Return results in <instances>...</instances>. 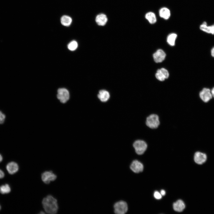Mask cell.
<instances>
[{"label": "cell", "mask_w": 214, "mask_h": 214, "mask_svg": "<svg viewBox=\"0 0 214 214\" xmlns=\"http://www.w3.org/2000/svg\"><path fill=\"white\" fill-rule=\"evenodd\" d=\"M42 204L45 211L48 214L56 213L58 210L57 199L51 195H48L44 198Z\"/></svg>", "instance_id": "cell-1"}, {"label": "cell", "mask_w": 214, "mask_h": 214, "mask_svg": "<svg viewBox=\"0 0 214 214\" xmlns=\"http://www.w3.org/2000/svg\"><path fill=\"white\" fill-rule=\"evenodd\" d=\"M113 208L114 214H126L128 211V205L125 201L119 200L114 203Z\"/></svg>", "instance_id": "cell-2"}, {"label": "cell", "mask_w": 214, "mask_h": 214, "mask_svg": "<svg viewBox=\"0 0 214 214\" xmlns=\"http://www.w3.org/2000/svg\"><path fill=\"white\" fill-rule=\"evenodd\" d=\"M145 124L147 127L151 129L157 128L160 124L159 116L155 114L149 115L146 118Z\"/></svg>", "instance_id": "cell-3"}, {"label": "cell", "mask_w": 214, "mask_h": 214, "mask_svg": "<svg viewBox=\"0 0 214 214\" xmlns=\"http://www.w3.org/2000/svg\"><path fill=\"white\" fill-rule=\"evenodd\" d=\"M133 146L136 153L138 155L143 154L146 150L147 144L144 141L137 140L133 143Z\"/></svg>", "instance_id": "cell-4"}, {"label": "cell", "mask_w": 214, "mask_h": 214, "mask_svg": "<svg viewBox=\"0 0 214 214\" xmlns=\"http://www.w3.org/2000/svg\"><path fill=\"white\" fill-rule=\"evenodd\" d=\"M42 181L45 184H48L57 178V176L52 171H46L43 172L41 176Z\"/></svg>", "instance_id": "cell-5"}, {"label": "cell", "mask_w": 214, "mask_h": 214, "mask_svg": "<svg viewBox=\"0 0 214 214\" xmlns=\"http://www.w3.org/2000/svg\"><path fill=\"white\" fill-rule=\"evenodd\" d=\"M57 96L58 99L61 103H65L69 99V92L66 89L59 88L58 90Z\"/></svg>", "instance_id": "cell-6"}, {"label": "cell", "mask_w": 214, "mask_h": 214, "mask_svg": "<svg viewBox=\"0 0 214 214\" xmlns=\"http://www.w3.org/2000/svg\"><path fill=\"white\" fill-rule=\"evenodd\" d=\"M129 167L131 171L136 173L142 172L144 169L143 164L137 160H133L130 164Z\"/></svg>", "instance_id": "cell-7"}, {"label": "cell", "mask_w": 214, "mask_h": 214, "mask_svg": "<svg viewBox=\"0 0 214 214\" xmlns=\"http://www.w3.org/2000/svg\"><path fill=\"white\" fill-rule=\"evenodd\" d=\"M199 95L201 100L204 102H207L213 97L210 90L204 88L200 92Z\"/></svg>", "instance_id": "cell-8"}, {"label": "cell", "mask_w": 214, "mask_h": 214, "mask_svg": "<svg viewBox=\"0 0 214 214\" xmlns=\"http://www.w3.org/2000/svg\"><path fill=\"white\" fill-rule=\"evenodd\" d=\"M207 159L206 154L200 152H196L194 155V160L198 164H203L206 161Z\"/></svg>", "instance_id": "cell-9"}, {"label": "cell", "mask_w": 214, "mask_h": 214, "mask_svg": "<svg viewBox=\"0 0 214 214\" xmlns=\"http://www.w3.org/2000/svg\"><path fill=\"white\" fill-rule=\"evenodd\" d=\"M200 29L205 33L214 35V23L208 26L206 21H204L199 26Z\"/></svg>", "instance_id": "cell-10"}, {"label": "cell", "mask_w": 214, "mask_h": 214, "mask_svg": "<svg viewBox=\"0 0 214 214\" xmlns=\"http://www.w3.org/2000/svg\"><path fill=\"white\" fill-rule=\"evenodd\" d=\"M166 56L165 53L161 49L158 50L153 54L154 59L156 63L162 62Z\"/></svg>", "instance_id": "cell-11"}, {"label": "cell", "mask_w": 214, "mask_h": 214, "mask_svg": "<svg viewBox=\"0 0 214 214\" xmlns=\"http://www.w3.org/2000/svg\"><path fill=\"white\" fill-rule=\"evenodd\" d=\"M6 169L9 174H13L16 173L18 171L19 166L16 163L11 162L7 164Z\"/></svg>", "instance_id": "cell-12"}, {"label": "cell", "mask_w": 214, "mask_h": 214, "mask_svg": "<svg viewBox=\"0 0 214 214\" xmlns=\"http://www.w3.org/2000/svg\"><path fill=\"white\" fill-rule=\"evenodd\" d=\"M108 18L106 15L101 13L98 15L95 18L97 23L99 26H103L107 22Z\"/></svg>", "instance_id": "cell-13"}, {"label": "cell", "mask_w": 214, "mask_h": 214, "mask_svg": "<svg viewBox=\"0 0 214 214\" xmlns=\"http://www.w3.org/2000/svg\"><path fill=\"white\" fill-rule=\"evenodd\" d=\"M185 207V204L181 200H177L173 204V209L177 212H181L183 211Z\"/></svg>", "instance_id": "cell-14"}, {"label": "cell", "mask_w": 214, "mask_h": 214, "mask_svg": "<svg viewBox=\"0 0 214 214\" xmlns=\"http://www.w3.org/2000/svg\"><path fill=\"white\" fill-rule=\"evenodd\" d=\"M99 99L103 102L107 101L110 97L109 92L105 90H102L99 91L97 95Z\"/></svg>", "instance_id": "cell-15"}, {"label": "cell", "mask_w": 214, "mask_h": 214, "mask_svg": "<svg viewBox=\"0 0 214 214\" xmlns=\"http://www.w3.org/2000/svg\"><path fill=\"white\" fill-rule=\"evenodd\" d=\"M60 22L62 24L63 26H68L71 24L72 19L70 16L65 15L62 16L61 18Z\"/></svg>", "instance_id": "cell-16"}, {"label": "cell", "mask_w": 214, "mask_h": 214, "mask_svg": "<svg viewBox=\"0 0 214 214\" xmlns=\"http://www.w3.org/2000/svg\"><path fill=\"white\" fill-rule=\"evenodd\" d=\"M159 14L161 17L165 19L169 18L170 15L169 10L166 7L161 8L159 10Z\"/></svg>", "instance_id": "cell-17"}, {"label": "cell", "mask_w": 214, "mask_h": 214, "mask_svg": "<svg viewBox=\"0 0 214 214\" xmlns=\"http://www.w3.org/2000/svg\"><path fill=\"white\" fill-rule=\"evenodd\" d=\"M146 18L151 24L155 23L156 21V18L155 14L152 12L147 13L145 15Z\"/></svg>", "instance_id": "cell-18"}, {"label": "cell", "mask_w": 214, "mask_h": 214, "mask_svg": "<svg viewBox=\"0 0 214 214\" xmlns=\"http://www.w3.org/2000/svg\"><path fill=\"white\" fill-rule=\"evenodd\" d=\"M177 37V35L175 33H172L169 34L167 38V42L168 44L171 46L174 45Z\"/></svg>", "instance_id": "cell-19"}, {"label": "cell", "mask_w": 214, "mask_h": 214, "mask_svg": "<svg viewBox=\"0 0 214 214\" xmlns=\"http://www.w3.org/2000/svg\"><path fill=\"white\" fill-rule=\"evenodd\" d=\"M11 189L10 186L7 184L3 185L0 187V193L4 194L10 193Z\"/></svg>", "instance_id": "cell-20"}, {"label": "cell", "mask_w": 214, "mask_h": 214, "mask_svg": "<svg viewBox=\"0 0 214 214\" xmlns=\"http://www.w3.org/2000/svg\"><path fill=\"white\" fill-rule=\"evenodd\" d=\"M78 46V45L77 42L75 40H73L68 44L67 47L69 50L73 51L76 49Z\"/></svg>", "instance_id": "cell-21"}, {"label": "cell", "mask_w": 214, "mask_h": 214, "mask_svg": "<svg viewBox=\"0 0 214 214\" xmlns=\"http://www.w3.org/2000/svg\"><path fill=\"white\" fill-rule=\"evenodd\" d=\"M165 77V78H167L169 76V73L168 71L164 68H161L158 70Z\"/></svg>", "instance_id": "cell-22"}, {"label": "cell", "mask_w": 214, "mask_h": 214, "mask_svg": "<svg viewBox=\"0 0 214 214\" xmlns=\"http://www.w3.org/2000/svg\"><path fill=\"white\" fill-rule=\"evenodd\" d=\"M155 77L158 80L161 81H163L166 79L164 76L158 70L155 74Z\"/></svg>", "instance_id": "cell-23"}, {"label": "cell", "mask_w": 214, "mask_h": 214, "mask_svg": "<svg viewBox=\"0 0 214 214\" xmlns=\"http://www.w3.org/2000/svg\"><path fill=\"white\" fill-rule=\"evenodd\" d=\"M5 118V115L0 111V124H3Z\"/></svg>", "instance_id": "cell-24"}, {"label": "cell", "mask_w": 214, "mask_h": 214, "mask_svg": "<svg viewBox=\"0 0 214 214\" xmlns=\"http://www.w3.org/2000/svg\"><path fill=\"white\" fill-rule=\"evenodd\" d=\"M154 196L155 199H160L162 198V195L160 193L157 191H155L154 192Z\"/></svg>", "instance_id": "cell-25"}, {"label": "cell", "mask_w": 214, "mask_h": 214, "mask_svg": "<svg viewBox=\"0 0 214 214\" xmlns=\"http://www.w3.org/2000/svg\"><path fill=\"white\" fill-rule=\"evenodd\" d=\"M4 172L1 170L0 169V179L4 177Z\"/></svg>", "instance_id": "cell-26"}, {"label": "cell", "mask_w": 214, "mask_h": 214, "mask_svg": "<svg viewBox=\"0 0 214 214\" xmlns=\"http://www.w3.org/2000/svg\"><path fill=\"white\" fill-rule=\"evenodd\" d=\"M211 54L212 56L214 58V47L211 49Z\"/></svg>", "instance_id": "cell-27"}, {"label": "cell", "mask_w": 214, "mask_h": 214, "mask_svg": "<svg viewBox=\"0 0 214 214\" xmlns=\"http://www.w3.org/2000/svg\"><path fill=\"white\" fill-rule=\"evenodd\" d=\"M160 194L162 196H164L166 194V192L164 190H161L160 191Z\"/></svg>", "instance_id": "cell-28"}, {"label": "cell", "mask_w": 214, "mask_h": 214, "mask_svg": "<svg viewBox=\"0 0 214 214\" xmlns=\"http://www.w3.org/2000/svg\"><path fill=\"white\" fill-rule=\"evenodd\" d=\"M211 91L213 97L214 98V87L212 89Z\"/></svg>", "instance_id": "cell-29"}, {"label": "cell", "mask_w": 214, "mask_h": 214, "mask_svg": "<svg viewBox=\"0 0 214 214\" xmlns=\"http://www.w3.org/2000/svg\"><path fill=\"white\" fill-rule=\"evenodd\" d=\"M2 157L1 155L0 154V162L2 161Z\"/></svg>", "instance_id": "cell-30"}, {"label": "cell", "mask_w": 214, "mask_h": 214, "mask_svg": "<svg viewBox=\"0 0 214 214\" xmlns=\"http://www.w3.org/2000/svg\"><path fill=\"white\" fill-rule=\"evenodd\" d=\"M1 206H0V209H1Z\"/></svg>", "instance_id": "cell-31"}]
</instances>
